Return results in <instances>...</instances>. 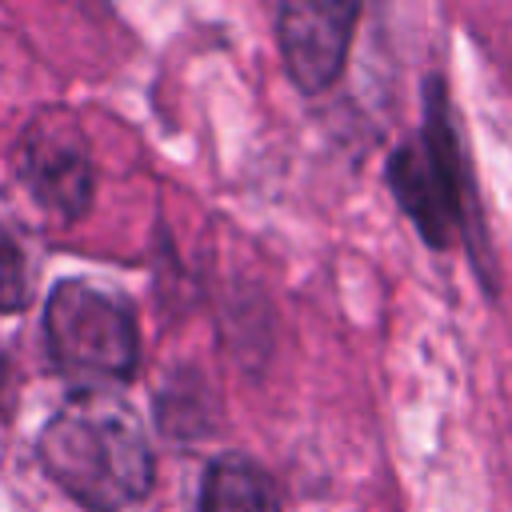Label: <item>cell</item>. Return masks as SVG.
<instances>
[{
    "label": "cell",
    "instance_id": "6da1fadb",
    "mask_svg": "<svg viewBox=\"0 0 512 512\" xmlns=\"http://www.w3.org/2000/svg\"><path fill=\"white\" fill-rule=\"evenodd\" d=\"M36 460L88 512H136L152 492V448L116 392H76L36 436Z\"/></svg>",
    "mask_w": 512,
    "mask_h": 512
},
{
    "label": "cell",
    "instance_id": "7a4b0ae2",
    "mask_svg": "<svg viewBox=\"0 0 512 512\" xmlns=\"http://www.w3.org/2000/svg\"><path fill=\"white\" fill-rule=\"evenodd\" d=\"M52 364L80 392H108L136 372V320L128 300L88 280H60L44 304Z\"/></svg>",
    "mask_w": 512,
    "mask_h": 512
},
{
    "label": "cell",
    "instance_id": "3957f363",
    "mask_svg": "<svg viewBox=\"0 0 512 512\" xmlns=\"http://www.w3.org/2000/svg\"><path fill=\"white\" fill-rule=\"evenodd\" d=\"M388 184L400 208L408 212V220L420 228V236L444 248L456 224L464 220V196H460V152L436 80L428 84V100H424V140L392 152Z\"/></svg>",
    "mask_w": 512,
    "mask_h": 512
},
{
    "label": "cell",
    "instance_id": "277c9868",
    "mask_svg": "<svg viewBox=\"0 0 512 512\" xmlns=\"http://www.w3.org/2000/svg\"><path fill=\"white\" fill-rule=\"evenodd\" d=\"M16 176L28 196L56 220H80L92 204V152L80 124L60 112H36L16 144Z\"/></svg>",
    "mask_w": 512,
    "mask_h": 512
},
{
    "label": "cell",
    "instance_id": "5b68a950",
    "mask_svg": "<svg viewBox=\"0 0 512 512\" xmlns=\"http://www.w3.org/2000/svg\"><path fill=\"white\" fill-rule=\"evenodd\" d=\"M360 4L348 0H288L276 12V40L284 68L300 92H324L344 72Z\"/></svg>",
    "mask_w": 512,
    "mask_h": 512
},
{
    "label": "cell",
    "instance_id": "8992f818",
    "mask_svg": "<svg viewBox=\"0 0 512 512\" xmlns=\"http://www.w3.org/2000/svg\"><path fill=\"white\" fill-rule=\"evenodd\" d=\"M200 512H280L276 488L248 456H220L204 472Z\"/></svg>",
    "mask_w": 512,
    "mask_h": 512
},
{
    "label": "cell",
    "instance_id": "52a82bcc",
    "mask_svg": "<svg viewBox=\"0 0 512 512\" xmlns=\"http://www.w3.org/2000/svg\"><path fill=\"white\" fill-rule=\"evenodd\" d=\"M32 292V264L24 244L0 224V312H20Z\"/></svg>",
    "mask_w": 512,
    "mask_h": 512
}]
</instances>
